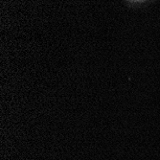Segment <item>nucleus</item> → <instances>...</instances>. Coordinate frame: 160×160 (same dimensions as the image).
<instances>
[{"mask_svg":"<svg viewBox=\"0 0 160 160\" xmlns=\"http://www.w3.org/2000/svg\"><path fill=\"white\" fill-rule=\"evenodd\" d=\"M128 2H141V1H144V0H127Z\"/></svg>","mask_w":160,"mask_h":160,"instance_id":"1","label":"nucleus"}]
</instances>
